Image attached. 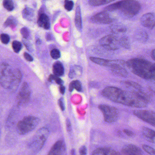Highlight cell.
Masks as SVG:
<instances>
[{
	"label": "cell",
	"instance_id": "8d00e7d4",
	"mask_svg": "<svg viewBox=\"0 0 155 155\" xmlns=\"http://www.w3.org/2000/svg\"><path fill=\"white\" fill-rule=\"evenodd\" d=\"M79 153L81 155H87V147L85 146H81L79 149Z\"/></svg>",
	"mask_w": 155,
	"mask_h": 155
},
{
	"label": "cell",
	"instance_id": "4dcf8cb0",
	"mask_svg": "<svg viewBox=\"0 0 155 155\" xmlns=\"http://www.w3.org/2000/svg\"><path fill=\"white\" fill-rule=\"evenodd\" d=\"M54 80L55 81V82L58 84V85H62L63 83V81L59 77H57V76H55V75H51L49 78V81H51Z\"/></svg>",
	"mask_w": 155,
	"mask_h": 155
},
{
	"label": "cell",
	"instance_id": "8992f818",
	"mask_svg": "<svg viewBox=\"0 0 155 155\" xmlns=\"http://www.w3.org/2000/svg\"><path fill=\"white\" fill-rule=\"evenodd\" d=\"M104 116V120L108 123H113L118 118L119 111L115 107L107 105H100L98 107Z\"/></svg>",
	"mask_w": 155,
	"mask_h": 155
},
{
	"label": "cell",
	"instance_id": "74e56055",
	"mask_svg": "<svg viewBox=\"0 0 155 155\" xmlns=\"http://www.w3.org/2000/svg\"><path fill=\"white\" fill-rule=\"evenodd\" d=\"M24 58H25L27 60V61H33V58L29 54H28V53H27V52H25L24 54Z\"/></svg>",
	"mask_w": 155,
	"mask_h": 155
},
{
	"label": "cell",
	"instance_id": "60d3db41",
	"mask_svg": "<svg viewBox=\"0 0 155 155\" xmlns=\"http://www.w3.org/2000/svg\"><path fill=\"white\" fill-rule=\"evenodd\" d=\"M60 91L61 93L62 94H64L65 92V90H66V88L63 85H60Z\"/></svg>",
	"mask_w": 155,
	"mask_h": 155
},
{
	"label": "cell",
	"instance_id": "f35d334b",
	"mask_svg": "<svg viewBox=\"0 0 155 155\" xmlns=\"http://www.w3.org/2000/svg\"><path fill=\"white\" fill-rule=\"evenodd\" d=\"M123 131H124V133L127 135V136H129V137H134L135 136V134L134 133L132 132L131 130H129L127 129H125L123 130Z\"/></svg>",
	"mask_w": 155,
	"mask_h": 155
},
{
	"label": "cell",
	"instance_id": "30bf717a",
	"mask_svg": "<svg viewBox=\"0 0 155 155\" xmlns=\"http://www.w3.org/2000/svg\"><path fill=\"white\" fill-rule=\"evenodd\" d=\"M30 91L27 84H24L18 96V103L19 106H25L30 100Z\"/></svg>",
	"mask_w": 155,
	"mask_h": 155
},
{
	"label": "cell",
	"instance_id": "ab89813d",
	"mask_svg": "<svg viewBox=\"0 0 155 155\" xmlns=\"http://www.w3.org/2000/svg\"><path fill=\"white\" fill-rule=\"evenodd\" d=\"M66 125H67V130L68 131H70L71 129V123L68 118H67L66 120Z\"/></svg>",
	"mask_w": 155,
	"mask_h": 155
},
{
	"label": "cell",
	"instance_id": "9c48e42d",
	"mask_svg": "<svg viewBox=\"0 0 155 155\" xmlns=\"http://www.w3.org/2000/svg\"><path fill=\"white\" fill-rule=\"evenodd\" d=\"M133 113L135 116L145 122L155 126V112L152 110H135Z\"/></svg>",
	"mask_w": 155,
	"mask_h": 155
},
{
	"label": "cell",
	"instance_id": "d6a6232c",
	"mask_svg": "<svg viewBox=\"0 0 155 155\" xmlns=\"http://www.w3.org/2000/svg\"><path fill=\"white\" fill-rule=\"evenodd\" d=\"M0 39L3 44H7L9 42V36L7 34H2L0 36Z\"/></svg>",
	"mask_w": 155,
	"mask_h": 155
},
{
	"label": "cell",
	"instance_id": "4fadbf2b",
	"mask_svg": "<svg viewBox=\"0 0 155 155\" xmlns=\"http://www.w3.org/2000/svg\"><path fill=\"white\" fill-rule=\"evenodd\" d=\"M121 155H143L141 150L133 144H129L123 147Z\"/></svg>",
	"mask_w": 155,
	"mask_h": 155
},
{
	"label": "cell",
	"instance_id": "6da1fadb",
	"mask_svg": "<svg viewBox=\"0 0 155 155\" xmlns=\"http://www.w3.org/2000/svg\"><path fill=\"white\" fill-rule=\"evenodd\" d=\"M102 95L116 103L133 107H144L148 103L147 96L140 91H125L118 88L109 87L102 91Z\"/></svg>",
	"mask_w": 155,
	"mask_h": 155
},
{
	"label": "cell",
	"instance_id": "d4e9b609",
	"mask_svg": "<svg viewBox=\"0 0 155 155\" xmlns=\"http://www.w3.org/2000/svg\"><path fill=\"white\" fill-rule=\"evenodd\" d=\"M110 29L113 32L117 33L125 32L127 31L126 27L122 25H114L110 27Z\"/></svg>",
	"mask_w": 155,
	"mask_h": 155
},
{
	"label": "cell",
	"instance_id": "603a6c76",
	"mask_svg": "<svg viewBox=\"0 0 155 155\" xmlns=\"http://www.w3.org/2000/svg\"><path fill=\"white\" fill-rule=\"evenodd\" d=\"M112 0H90L89 3L91 6H100L112 2Z\"/></svg>",
	"mask_w": 155,
	"mask_h": 155
},
{
	"label": "cell",
	"instance_id": "7bdbcfd3",
	"mask_svg": "<svg viewBox=\"0 0 155 155\" xmlns=\"http://www.w3.org/2000/svg\"><path fill=\"white\" fill-rule=\"evenodd\" d=\"M71 155H76V150L74 149L71 150Z\"/></svg>",
	"mask_w": 155,
	"mask_h": 155
},
{
	"label": "cell",
	"instance_id": "1f68e13d",
	"mask_svg": "<svg viewBox=\"0 0 155 155\" xmlns=\"http://www.w3.org/2000/svg\"><path fill=\"white\" fill-rule=\"evenodd\" d=\"M73 7H74V3H73V1H68V0L65 1L64 7L67 11H70L71 10H72Z\"/></svg>",
	"mask_w": 155,
	"mask_h": 155
},
{
	"label": "cell",
	"instance_id": "e0dca14e",
	"mask_svg": "<svg viewBox=\"0 0 155 155\" xmlns=\"http://www.w3.org/2000/svg\"><path fill=\"white\" fill-rule=\"evenodd\" d=\"M38 24L40 27L44 28L45 29H49L50 28L49 19L47 15L41 14L38 20Z\"/></svg>",
	"mask_w": 155,
	"mask_h": 155
},
{
	"label": "cell",
	"instance_id": "ee69618b",
	"mask_svg": "<svg viewBox=\"0 0 155 155\" xmlns=\"http://www.w3.org/2000/svg\"><path fill=\"white\" fill-rule=\"evenodd\" d=\"M0 135H1V131H0Z\"/></svg>",
	"mask_w": 155,
	"mask_h": 155
},
{
	"label": "cell",
	"instance_id": "836d02e7",
	"mask_svg": "<svg viewBox=\"0 0 155 155\" xmlns=\"http://www.w3.org/2000/svg\"><path fill=\"white\" fill-rule=\"evenodd\" d=\"M21 33L25 39H27L29 38L30 36V31L27 28H22L21 31Z\"/></svg>",
	"mask_w": 155,
	"mask_h": 155
},
{
	"label": "cell",
	"instance_id": "3957f363",
	"mask_svg": "<svg viewBox=\"0 0 155 155\" xmlns=\"http://www.w3.org/2000/svg\"><path fill=\"white\" fill-rule=\"evenodd\" d=\"M140 4L137 1H122L109 5L105 8L106 11H119L125 17L131 18L138 13Z\"/></svg>",
	"mask_w": 155,
	"mask_h": 155
},
{
	"label": "cell",
	"instance_id": "ac0fdd59",
	"mask_svg": "<svg viewBox=\"0 0 155 155\" xmlns=\"http://www.w3.org/2000/svg\"><path fill=\"white\" fill-rule=\"evenodd\" d=\"M53 71L55 76L61 77L64 73V68L63 65L60 61H57L54 63L53 66Z\"/></svg>",
	"mask_w": 155,
	"mask_h": 155
},
{
	"label": "cell",
	"instance_id": "f1b7e54d",
	"mask_svg": "<svg viewBox=\"0 0 155 155\" xmlns=\"http://www.w3.org/2000/svg\"><path fill=\"white\" fill-rule=\"evenodd\" d=\"M142 148L147 153H148L150 155H155V150L153 148L151 147L150 146L147 145H142Z\"/></svg>",
	"mask_w": 155,
	"mask_h": 155
},
{
	"label": "cell",
	"instance_id": "ba28073f",
	"mask_svg": "<svg viewBox=\"0 0 155 155\" xmlns=\"http://www.w3.org/2000/svg\"><path fill=\"white\" fill-rule=\"evenodd\" d=\"M125 62L120 61H110L108 67L115 75L122 77H127L128 75L127 71L124 68Z\"/></svg>",
	"mask_w": 155,
	"mask_h": 155
},
{
	"label": "cell",
	"instance_id": "277c9868",
	"mask_svg": "<svg viewBox=\"0 0 155 155\" xmlns=\"http://www.w3.org/2000/svg\"><path fill=\"white\" fill-rule=\"evenodd\" d=\"M49 135V130L46 127H42L37 130L28 144V148L34 152H39L44 147Z\"/></svg>",
	"mask_w": 155,
	"mask_h": 155
},
{
	"label": "cell",
	"instance_id": "7c38bea8",
	"mask_svg": "<svg viewBox=\"0 0 155 155\" xmlns=\"http://www.w3.org/2000/svg\"><path fill=\"white\" fill-rule=\"evenodd\" d=\"M141 24L145 28L150 29L154 28L155 24V15L153 13L144 14L140 18Z\"/></svg>",
	"mask_w": 155,
	"mask_h": 155
},
{
	"label": "cell",
	"instance_id": "2e32d148",
	"mask_svg": "<svg viewBox=\"0 0 155 155\" xmlns=\"http://www.w3.org/2000/svg\"><path fill=\"white\" fill-rule=\"evenodd\" d=\"M142 132L144 137L147 140L152 143H155V132L154 130L147 127H143L142 129Z\"/></svg>",
	"mask_w": 155,
	"mask_h": 155
},
{
	"label": "cell",
	"instance_id": "d6986e66",
	"mask_svg": "<svg viewBox=\"0 0 155 155\" xmlns=\"http://www.w3.org/2000/svg\"><path fill=\"white\" fill-rule=\"evenodd\" d=\"M75 25L78 30L80 31L82 28V21H81V12L80 6H78L76 9L75 15Z\"/></svg>",
	"mask_w": 155,
	"mask_h": 155
},
{
	"label": "cell",
	"instance_id": "e575fe53",
	"mask_svg": "<svg viewBox=\"0 0 155 155\" xmlns=\"http://www.w3.org/2000/svg\"><path fill=\"white\" fill-rule=\"evenodd\" d=\"M120 45H121L125 48H128L130 47L128 40L127 39V38H123L121 39L120 41Z\"/></svg>",
	"mask_w": 155,
	"mask_h": 155
},
{
	"label": "cell",
	"instance_id": "ffe728a7",
	"mask_svg": "<svg viewBox=\"0 0 155 155\" xmlns=\"http://www.w3.org/2000/svg\"><path fill=\"white\" fill-rule=\"evenodd\" d=\"M34 11L30 8H25L22 11V16L27 20H31L34 17Z\"/></svg>",
	"mask_w": 155,
	"mask_h": 155
},
{
	"label": "cell",
	"instance_id": "8fae6325",
	"mask_svg": "<svg viewBox=\"0 0 155 155\" xmlns=\"http://www.w3.org/2000/svg\"><path fill=\"white\" fill-rule=\"evenodd\" d=\"M91 21L94 23L106 24L111 23L113 19L107 12H103L92 16L91 18Z\"/></svg>",
	"mask_w": 155,
	"mask_h": 155
},
{
	"label": "cell",
	"instance_id": "4316f807",
	"mask_svg": "<svg viewBox=\"0 0 155 155\" xmlns=\"http://www.w3.org/2000/svg\"><path fill=\"white\" fill-rule=\"evenodd\" d=\"M17 21L16 18L13 17H10L8 18L7 20L4 24L5 27H9V26H16L17 25Z\"/></svg>",
	"mask_w": 155,
	"mask_h": 155
},
{
	"label": "cell",
	"instance_id": "83f0119b",
	"mask_svg": "<svg viewBox=\"0 0 155 155\" xmlns=\"http://www.w3.org/2000/svg\"><path fill=\"white\" fill-rule=\"evenodd\" d=\"M12 46L13 50L16 53H18L22 48V44H21L20 42L17 41H13Z\"/></svg>",
	"mask_w": 155,
	"mask_h": 155
},
{
	"label": "cell",
	"instance_id": "52a82bcc",
	"mask_svg": "<svg viewBox=\"0 0 155 155\" xmlns=\"http://www.w3.org/2000/svg\"><path fill=\"white\" fill-rule=\"evenodd\" d=\"M100 44L104 48L108 50H116L119 48V41L113 35H108L100 40Z\"/></svg>",
	"mask_w": 155,
	"mask_h": 155
},
{
	"label": "cell",
	"instance_id": "5b68a950",
	"mask_svg": "<svg viewBox=\"0 0 155 155\" xmlns=\"http://www.w3.org/2000/svg\"><path fill=\"white\" fill-rule=\"evenodd\" d=\"M40 120L34 116H27L19 121L17 125V130L20 135H26L36 128Z\"/></svg>",
	"mask_w": 155,
	"mask_h": 155
},
{
	"label": "cell",
	"instance_id": "7402d4cb",
	"mask_svg": "<svg viewBox=\"0 0 155 155\" xmlns=\"http://www.w3.org/2000/svg\"><path fill=\"white\" fill-rule=\"evenodd\" d=\"M74 89H75L78 91H81L82 87H81V84L80 81L78 80H76L71 82L69 85V91L71 92Z\"/></svg>",
	"mask_w": 155,
	"mask_h": 155
},
{
	"label": "cell",
	"instance_id": "7a4b0ae2",
	"mask_svg": "<svg viewBox=\"0 0 155 155\" xmlns=\"http://www.w3.org/2000/svg\"><path fill=\"white\" fill-rule=\"evenodd\" d=\"M126 65L137 76L147 80H155V66L150 61L143 59L134 58L126 62Z\"/></svg>",
	"mask_w": 155,
	"mask_h": 155
},
{
	"label": "cell",
	"instance_id": "484cf974",
	"mask_svg": "<svg viewBox=\"0 0 155 155\" xmlns=\"http://www.w3.org/2000/svg\"><path fill=\"white\" fill-rule=\"evenodd\" d=\"M3 6L4 8L9 11H12L14 9V4L12 1H9V0L4 1L3 2Z\"/></svg>",
	"mask_w": 155,
	"mask_h": 155
},
{
	"label": "cell",
	"instance_id": "9a60e30c",
	"mask_svg": "<svg viewBox=\"0 0 155 155\" xmlns=\"http://www.w3.org/2000/svg\"><path fill=\"white\" fill-rule=\"evenodd\" d=\"M92 155H120L116 150L110 147L99 148L94 150Z\"/></svg>",
	"mask_w": 155,
	"mask_h": 155
},
{
	"label": "cell",
	"instance_id": "5bb4252c",
	"mask_svg": "<svg viewBox=\"0 0 155 155\" xmlns=\"http://www.w3.org/2000/svg\"><path fill=\"white\" fill-rule=\"evenodd\" d=\"M65 150V144L62 140H58L52 146L48 155H62Z\"/></svg>",
	"mask_w": 155,
	"mask_h": 155
},
{
	"label": "cell",
	"instance_id": "44dd1931",
	"mask_svg": "<svg viewBox=\"0 0 155 155\" xmlns=\"http://www.w3.org/2000/svg\"><path fill=\"white\" fill-rule=\"evenodd\" d=\"M90 59L94 63L98 64L101 66H108L109 64L110 61L104 59L91 57L90 58Z\"/></svg>",
	"mask_w": 155,
	"mask_h": 155
},
{
	"label": "cell",
	"instance_id": "b9f144b4",
	"mask_svg": "<svg viewBox=\"0 0 155 155\" xmlns=\"http://www.w3.org/2000/svg\"><path fill=\"white\" fill-rule=\"evenodd\" d=\"M151 57H152V59H153L154 60H155V50H153L152 51V52H151Z\"/></svg>",
	"mask_w": 155,
	"mask_h": 155
},
{
	"label": "cell",
	"instance_id": "cb8c5ba5",
	"mask_svg": "<svg viewBox=\"0 0 155 155\" xmlns=\"http://www.w3.org/2000/svg\"><path fill=\"white\" fill-rule=\"evenodd\" d=\"M79 73H81V69L78 66H75L71 68L69 76L70 78L72 79L77 75H79Z\"/></svg>",
	"mask_w": 155,
	"mask_h": 155
},
{
	"label": "cell",
	"instance_id": "f546056e",
	"mask_svg": "<svg viewBox=\"0 0 155 155\" xmlns=\"http://www.w3.org/2000/svg\"><path fill=\"white\" fill-rule=\"evenodd\" d=\"M51 58L54 59H58L61 57V53L59 50L54 49L51 52Z\"/></svg>",
	"mask_w": 155,
	"mask_h": 155
},
{
	"label": "cell",
	"instance_id": "d590c367",
	"mask_svg": "<svg viewBox=\"0 0 155 155\" xmlns=\"http://www.w3.org/2000/svg\"><path fill=\"white\" fill-rule=\"evenodd\" d=\"M58 104L60 107L62 111H64L65 110V103H64V99L63 97L61 98L58 100Z\"/></svg>",
	"mask_w": 155,
	"mask_h": 155
}]
</instances>
